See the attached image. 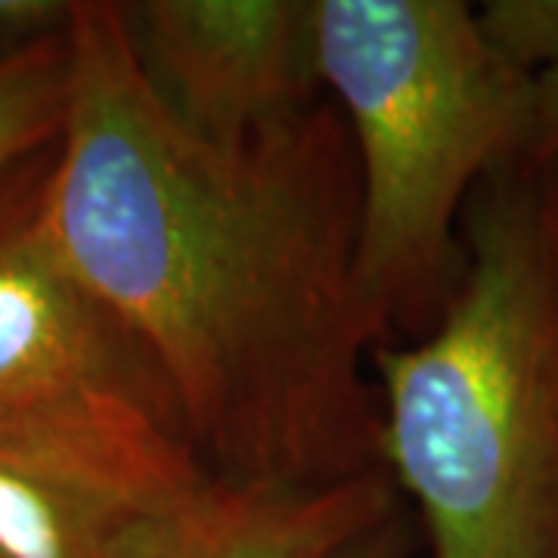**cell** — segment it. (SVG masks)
I'll return each mask as SVG.
<instances>
[{"label":"cell","mask_w":558,"mask_h":558,"mask_svg":"<svg viewBox=\"0 0 558 558\" xmlns=\"http://www.w3.org/2000/svg\"><path fill=\"white\" fill-rule=\"evenodd\" d=\"M40 227L156 360L211 478L326 487L385 472L363 373L385 329L360 282L357 156L336 102L205 140L140 75L119 3L75 0Z\"/></svg>","instance_id":"1"},{"label":"cell","mask_w":558,"mask_h":558,"mask_svg":"<svg viewBox=\"0 0 558 558\" xmlns=\"http://www.w3.org/2000/svg\"><path fill=\"white\" fill-rule=\"evenodd\" d=\"M462 277L413 344H379L385 472L432 558H558V255L546 183L494 168L462 211Z\"/></svg>","instance_id":"2"},{"label":"cell","mask_w":558,"mask_h":558,"mask_svg":"<svg viewBox=\"0 0 558 558\" xmlns=\"http://www.w3.org/2000/svg\"><path fill=\"white\" fill-rule=\"evenodd\" d=\"M317 62L354 143L360 282L385 336H425L462 277V211L527 149L534 81L459 0H317Z\"/></svg>","instance_id":"3"},{"label":"cell","mask_w":558,"mask_h":558,"mask_svg":"<svg viewBox=\"0 0 558 558\" xmlns=\"http://www.w3.org/2000/svg\"><path fill=\"white\" fill-rule=\"evenodd\" d=\"M50 149L0 171V457L128 512L174 515L218 478L156 360L44 236Z\"/></svg>","instance_id":"4"},{"label":"cell","mask_w":558,"mask_h":558,"mask_svg":"<svg viewBox=\"0 0 558 558\" xmlns=\"http://www.w3.org/2000/svg\"><path fill=\"white\" fill-rule=\"evenodd\" d=\"M156 100L205 140H242L319 102L317 0L119 3Z\"/></svg>","instance_id":"5"},{"label":"cell","mask_w":558,"mask_h":558,"mask_svg":"<svg viewBox=\"0 0 558 558\" xmlns=\"http://www.w3.org/2000/svg\"><path fill=\"white\" fill-rule=\"evenodd\" d=\"M395 512L388 472L326 487L215 481L161 558H329Z\"/></svg>","instance_id":"6"},{"label":"cell","mask_w":558,"mask_h":558,"mask_svg":"<svg viewBox=\"0 0 558 558\" xmlns=\"http://www.w3.org/2000/svg\"><path fill=\"white\" fill-rule=\"evenodd\" d=\"M196 506L140 515L0 457V558H161Z\"/></svg>","instance_id":"7"},{"label":"cell","mask_w":558,"mask_h":558,"mask_svg":"<svg viewBox=\"0 0 558 558\" xmlns=\"http://www.w3.org/2000/svg\"><path fill=\"white\" fill-rule=\"evenodd\" d=\"M69 100V32L0 60V171L60 140Z\"/></svg>","instance_id":"8"},{"label":"cell","mask_w":558,"mask_h":558,"mask_svg":"<svg viewBox=\"0 0 558 558\" xmlns=\"http://www.w3.org/2000/svg\"><path fill=\"white\" fill-rule=\"evenodd\" d=\"M475 25L484 44L524 78L558 72V0H490L475 10Z\"/></svg>","instance_id":"9"},{"label":"cell","mask_w":558,"mask_h":558,"mask_svg":"<svg viewBox=\"0 0 558 558\" xmlns=\"http://www.w3.org/2000/svg\"><path fill=\"white\" fill-rule=\"evenodd\" d=\"M75 0H0V60L69 32Z\"/></svg>","instance_id":"10"},{"label":"cell","mask_w":558,"mask_h":558,"mask_svg":"<svg viewBox=\"0 0 558 558\" xmlns=\"http://www.w3.org/2000/svg\"><path fill=\"white\" fill-rule=\"evenodd\" d=\"M521 161L543 183L558 186V72L534 81V119Z\"/></svg>","instance_id":"11"},{"label":"cell","mask_w":558,"mask_h":558,"mask_svg":"<svg viewBox=\"0 0 558 558\" xmlns=\"http://www.w3.org/2000/svg\"><path fill=\"white\" fill-rule=\"evenodd\" d=\"M410 553V531L400 512L379 521L376 527L363 531L360 537L344 543L336 556L329 558H407Z\"/></svg>","instance_id":"12"},{"label":"cell","mask_w":558,"mask_h":558,"mask_svg":"<svg viewBox=\"0 0 558 558\" xmlns=\"http://www.w3.org/2000/svg\"><path fill=\"white\" fill-rule=\"evenodd\" d=\"M546 230L558 255V186H549V183H546Z\"/></svg>","instance_id":"13"}]
</instances>
